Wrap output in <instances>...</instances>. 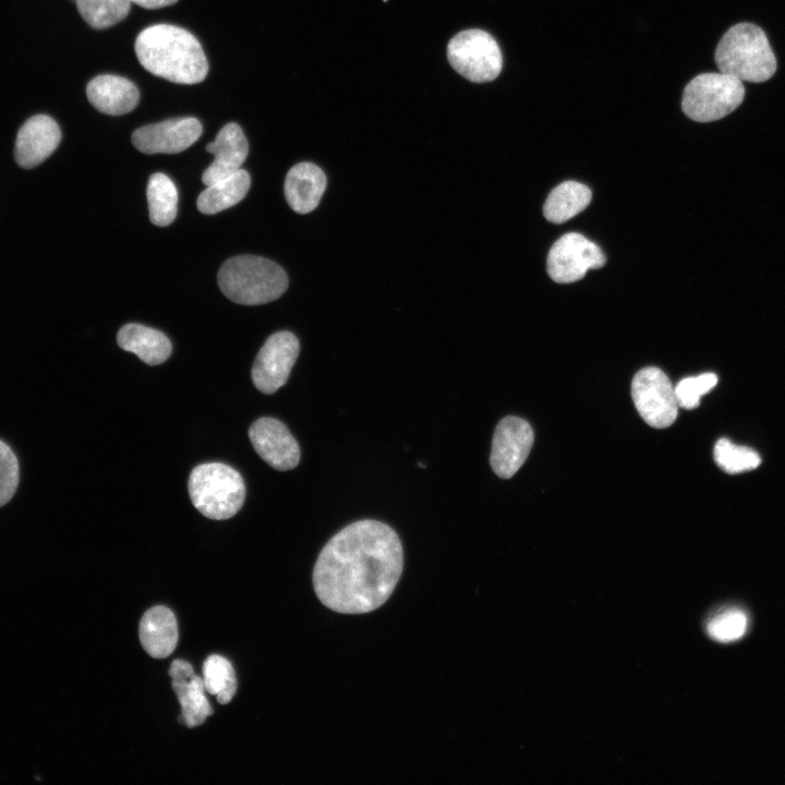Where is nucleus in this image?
Masks as SVG:
<instances>
[{"label": "nucleus", "instance_id": "obj_1", "mask_svg": "<svg viewBox=\"0 0 785 785\" xmlns=\"http://www.w3.org/2000/svg\"><path fill=\"white\" fill-rule=\"evenodd\" d=\"M402 567L398 534L381 521L359 520L323 547L314 566L313 585L318 600L331 611L367 613L389 599Z\"/></svg>", "mask_w": 785, "mask_h": 785}, {"label": "nucleus", "instance_id": "obj_2", "mask_svg": "<svg viewBox=\"0 0 785 785\" xmlns=\"http://www.w3.org/2000/svg\"><path fill=\"white\" fill-rule=\"evenodd\" d=\"M134 49L144 69L170 82L196 84L207 75L208 62L200 41L179 26L146 27L137 35Z\"/></svg>", "mask_w": 785, "mask_h": 785}, {"label": "nucleus", "instance_id": "obj_3", "mask_svg": "<svg viewBox=\"0 0 785 785\" xmlns=\"http://www.w3.org/2000/svg\"><path fill=\"white\" fill-rule=\"evenodd\" d=\"M714 59L721 72L751 83L768 81L777 67L764 31L747 22L732 26L723 35Z\"/></svg>", "mask_w": 785, "mask_h": 785}, {"label": "nucleus", "instance_id": "obj_4", "mask_svg": "<svg viewBox=\"0 0 785 785\" xmlns=\"http://www.w3.org/2000/svg\"><path fill=\"white\" fill-rule=\"evenodd\" d=\"M217 278L221 292L231 301L244 305L271 302L288 288L286 271L277 263L255 255L227 259Z\"/></svg>", "mask_w": 785, "mask_h": 785}, {"label": "nucleus", "instance_id": "obj_5", "mask_svg": "<svg viewBox=\"0 0 785 785\" xmlns=\"http://www.w3.org/2000/svg\"><path fill=\"white\" fill-rule=\"evenodd\" d=\"M189 494L194 507L213 520L233 517L243 506L245 484L242 475L221 462L202 463L189 476Z\"/></svg>", "mask_w": 785, "mask_h": 785}, {"label": "nucleus", "instance_id": "obj_6", "mask_svg": "<svg viewBox=\"0 0 785 785\" xmlns=\"http://www.w3.org/2000/svg\"><path fill=\"white\" fill-rule=\"evenodd\" d=\"M744 97L742 81L723 72H708L697 75L686 85L681 108L691 120L711 122L733 112Z\"/></svg>", "mask_w": 785, "mask_h": 785}, {"label": "nucleus", "instance_id": "obj_7", "mask_svg": "<svg viewBox=\"0 0 785 785\" xmlns=\"http://www.w3.org/2000/svg\"><path fill=\"white\" fill-rule=\"evenodd\" d=\"M450 65L474 83H485L498 76L503 56L497 41L482 29H467L455 35L447 46Z\"/></svg>", "mask_w": 785, "mask_h": 785}, {"label": "nucleus", "instance_id": "obj_8", "mask_svg": "<svg viewBox=\"0 0 785 785\" xmlns=\"http://www.w3.org/2000/svg\"><path fill=\"white\" fill-rule=\"evenodd\" d=\"M631 397L650 426L664 428L675 422L679 407L674 387L662 370L654 366L640 370L631 382Z\"/></svg>", "mask_w": 785, "mask_h": 785}, {"label": "nucleus", "instance_id": "obj_9", "mask_svg": "<svg viewBox=\"0 0 785 785\" xmlns=\"http://www.w3.org/2000/svg\"><path fill=\"white\" fill-rule=\"evenodd\" d=\"M602 250L584 235L567 233L551 247L547 255V273L558 283L580 280L589 269L604 266Z\"/></svg>", "mask_w": 785, "mask_h": 785}, {"label": "nucleus", "instance_id": "obj_10", "mask_svg": "<svg viewBox=\"0 0 785 785\" xmlns=\"http://www.w3.org/2000/svg\"><path fill=\"white\" fill-rule=\"evenodd\" d=\"M300 351L298 338L290 331L273 334L259 349L252 367V381L264 394H274L288 381Z\"/></svg>", "mask_w": 785, "mask_h": 785}, {"label": "nucleus", "instance_id": "obj_11", "mask_svg": "<svg viewBox=\"0 0 785 785\" xmlns=\"http://www.w3.org/2000/svg\"><path fill=\"white\" fill-rule=\"evenodd\" d=\"M531 425L523 419L506 416L497 424L490 457V463L502 479L511 478L526 461L533 444Z\"/></svg>", "mask_w": 785, "mask_h": 785}, {"label": "nucleus", "instance_id": "obj_12", "mask_svg": "<svg viewBox=\"0 0 785 785\" xmlns=\"http://www.w3.org/2000/svg\"><path fill=\"white\" fill-rule=\"evenodd\" d=\"M202 130L196 118H173L136 129L132 134V143L145 154H176L195 143Z\"/></svg>", "mask_w": 785, "mask_h": 785}, {"label": "nucleus", "instance_id": "obj_13", "mask_svg": "<svg viewBox=\"0 0 785 785\" xmlns=\"http://www.w3.org/2000/svg\"><path fill=\"white\" fill-rule=\"evenodd\" d=\"M249 437L255 451L271 468L287 471L298 466L300 447L281 421L261 418L249 428Z\"/></svg>", "mask_w": 785, "mask_h": 785}, {"label": "nucleus", "instance_id": "obj_14", "mask_svg": "<svg viewBox=\"0 0 785 785\" xmlns=\"http://www.w3.org/2000/svg\"><path fill=\"white\" fill-rule=\"evenodd\" d=\"M61 131L57 122L46 114L29 118L19 130L14 157L19 166L31 169L46 160L58 147Z\"/></svg>", "mask_w": 785, "mask_h": 785}, {"label": "nucleus", "instance_id": "obj_15", "mask_svg": "<svg viewBox=\"0 0 785 785\" xmlns=\"http://www.w3.org/2000/svg\"><path fill=\"white\" fill-rule=\"evenodd\" d=\"M169 675L181 705L182 723L190 728L200 726L213 713L203 678L194 674L189 662L179 659L171 663Z\"/></svg>", "mask_w": 785, "mask_h": 785}, {"label": "nucleus", "instance_id": "obj_16", "mask_svg": "<svg viewBox=\"0 0 785 785\" xmlns=\"http://www.w3.org/2000/svg\"><path fill=\"white\" fill-rule=\"evenodd\" d=\"M206 150L215 156L202 176L203 183L209 185L241 168L249 144L240 125L231 122L218 132L214 142L206 145Z\"/></svg>", "mask_w": 785, "mask_h": 785}, {"label": "nucleus", "instance_id": "obj_17", "mask_svg": "<svg viewBox=\"0 0 785 785\" xmlns=\"http://www.w3.org/2000/svg\"><path fill=\"white\" fill-rule=\"evenodd\" d=\"M86 95L98 111L110 116H121L132 111L140 99L134 83L113 74H102L90 80Z\"/></svg>", "mask_w": 785, "mask_h": 785}, {"label": "nucleus", "instance_id": "obj_18", "mask_svg": "<svg viewBox=\"0 0 785 785\" xmlns=\"http://www.w3.org/2000/svg\"><path fill=\"white\" fill-rule=\"evenodd\" d=\"M326 176L312 162L294 165L285 180V196L289 206L299 214L314 210L326 189Z\"/></svg>", "mask_w": 785, "mask_h": 785}, {"label": "nucleus", "instance_id": "obj_19", "mask_svg": "<svg viewBox=\"0 0 785 785\" xmlns=\"http://www.w3.org/2000/svg\"><path fill=\"white\" fill-rule=\"evenodd\" d=\"M138 636L144 650L152 657L169 656L178 643V625L173 613L162 605L149 608L140 621Z\"/></svg>", "mask_w": 785, "mask_h": 785}, {"label": "nucleus", "instance_id": "obj_20", "mask_svg": "<svg viewBox=\"0 0 785 785\" xmlns=\"http://www.w3.org/2000/svg\"><path fill=\"white\" fill-rule=\"evenodd\" d=\"M117 342L120 348L133 352L149 365L165 362L172 350L170 340L161 331L134 323L120 328Z\"/></svg>", "mask_w": 785, "mask_h": 785}, {"label": "nucleus", "instance_id": "obj_21", "mask_svg": "<svg viewBox=\"0 0 785 785\" xmlns=\"http://www.w3.org/2000/svg\"><path fill=\"white\" fill-rule=\"evenodd\" d=\"M250 184V174L240 168L234 173L207 185L197 197V208L207 215L227 209L246 195Z\"/></svg>", "mask_w": 785, "mask_h": 785}, {"label": "nucleus", "instance_id": "obj_22", "mask_svg": "<svg viewBox=\"0 0 785 785\" xmlns=\"http://www.w3.org/2000/svg\"><path fill=\"white\" fill-rule=\"evenodd\" d=\"M591 197L587 185L576 181L563 182L548 194L543 214L548 221L563 224L585 209Z\"/></svg>", "mask_w": 785, "mask_h": 785}, {"label": "nucleus", "instance_id": "obj_23", "mask_svg": "<svg viewBox=\"0 0 785 785\" xmlns=\"http://www.w3.org/2000/svg\"><path fill=\"white\" fill-rule=\"evenodd\" d=\"M150 221L159 227L170 225L177 216L178 191L164 173L149 177L146 189Z\"/></svg>", "mask_w": 785, "mask_h": 785}, {"label": "nucleus", "instance_id": "obj_24", "mask_svg": "<svg viewBox=\"0 0 785 785\" xmlns=\"http://www.w3.org/2000/svg\"><path fill=\"white\" fill-rule=\"evenodd\" d=\"M203 683L206 692L217 697L220 704L229 703L237 692V678L232 664L219 654L209 655L203 664Z\"/></svg>", "mask_w": 785, "mask_h": 785}, {"label": "nucleus", "instance_id": "obj_25", "mask_svg": "<svg viewBox=\"0 0 785 785\" xmlns=\"http://www.w3.org/2000/svg\"><path fill=\"white\" fill-rule=\"evenodd\" d=\"M131 3V0H76L81 16L98 29L121 22L129 14Z\"/></svg>", "mask_w": 785, "mask_h": 785}, {"label": "nucleus", "instance_id": "obj_26", "mask_svg": "<svg viewBox=\"0 0 785 785\" xmlns=\"http://www.w3.org/2000/svg\"><path fill=\"white\" fill-rule=\"evenodd\" d=\"M714 460L727 473H741L756 469L761 459L757 451L720 438L714 446Z\"/></svg>", "mask_w": 785, "mask_h": 785}, {"label": "nucleus", "instance_id": "obj_27", "mask_svg": "<svg viewBox=\"0 0 785 785\" xmlns=\"http://www.w3.org/2000/svg\"><path fill=\"white\" fill-rule=\"evenodd\" d=\"M748 627V618L744 611L729 608L714 616L706 626L711 638L718 642H732L740 639Z\"/></svg>", "mask_w": 785, "mask_h": 785}, {"label": "nucleus", "instance_id": "obj_28", "mask_svg": "<svg viewBox=\"0 0 785 785\" xmlns=\"http://www.w3.org/2000/svg\"><path fill=\"white\" fill-rule=\"evenodd\" d=\"M716 383L717 376L714 373H703L681 379L674 387L678 407L684 409L697 408L701 396L709 392Z\"/></svg>", "mask_w": 785, "mask_h": 785}, {"label": "nucleus", "instance_id": "obj_29", "mask_svg": "<svg viewBox=\"0 0 785 785\" xmlns=\"http://www.w3.org/2000/svg\"><path fill=\"white\" fill-rule=\"evenodd\" d=\"M19 484V463L13 450L0 440V507L14 495Z\"/></svg>", "mask_w": 785, "mask_h": 785}, {"label": "nucleus", "instance_id": "obj_30", "mask_svg": "<svg viewBox=\"0 0 785 785\" xmlns=\"http://www.w3.org/2000/svg\"><path fill=\"white\" fill-rule=\"evenodd\" d=\"M178 0H131V2L136 3L137 5L145 8V9H160L164 7L171 5L176 3Z\"/></svg>", "mask_w": 785, "mask_h": 785}]
</instances>
